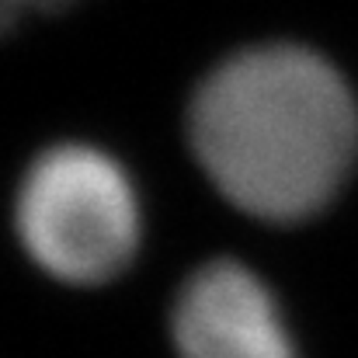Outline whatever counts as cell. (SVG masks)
<instances>
[{"label": "cell", "mask_w": 358, "mask_h": 358, "mask_svg": "<svg viewBox=\"0 0 358 358\" xmlns=\"http://www.w3.org/2000/svg\"><path fill=\"white\" fill-rule=\"evenodd\" d=\"M188 146L243 216L303 223L324 213L358 164V101L331 59L261 42L220 59L192 94Z\"/></svg>", "instance_id": "6da1fadb"}, {"label": "cell", "mask_w": 358, "mask_h": 358, "mask_svg": "<svg viewBox=\"0 0 358 358\" xmlns=\"http://www.w3.org/2000/svg\"><path fill=\"white\" fill-rule=\"evenodd\" d=\"M14 230L38 271L91 289L136 261L143 209L112 153L91 143H52L21 174Z\"/></svg>", "instance_id": "7a4b0ae2"}, {"label": "cell", "mask_w": 358, "mask_h": 358, "mask_svg": "<svg viewBox=\"0 0 358 358\" xmlns=\"http://www.w3.org/2000/svg\"><path fill=\"white\" fill-rule=\"evenodd\" d=\"M167 327L178 358H299L278 296L234 257H213L178 285Z\"/></svg>", "instance_id": "3957f363"}, {"label": "cell", "mask_w": 358, "mask_h": 358, "mask_svg": "<svg viewBox=\"0 0 358 358\" xmlns=\"http://www.w3.org/2000/svg\"><path fill=\"white\" fill-rule=\"evenodd\" d=\"M3 3V21L14 24L21 14H49V10H59L73 0H0Z\"/></svg>", "instance_id": "277c9868"}]
</instances>
